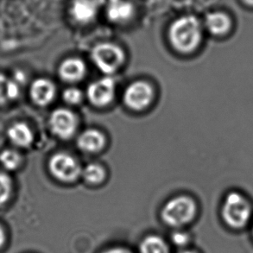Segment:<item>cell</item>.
<instances>
[{
  "mask_svg": "<svg viewBox=\"0 0 253 253\" xmlns=\"http://www.w3.org/2000/svg\"><path fill=\"white\" fill-rule=\"evenodd\" d=\"M168 37L171 45L177 51L190 53L202 42V23L194 15L180 16L169 25Z\"/></svg>",
  "mask_w": 253,
  "mask_h": 253,
  "instance_id": "obj_1",
  "label": "cell"
},
{
  "mask_svg": "<svg viewBox=\"0 0 253 253\" xmlns=\"http://www.w3.org/2000/svg\"><path fill=\"white\" fill-rule=\"evenodd\" d=\"M197 212L193 199L181 195L169 200L162 209L161 217L167 226L180 228L193 221Z\"/></svg>",
  "mask_w": 253,
  "mask_h": 253,
  "instance_id": "obj_2",
  "label": "cell"
},
{
  "mask_svg": "<svg viewBox=\"0 0 253 253\" xmlns=\"http://www.w3.org/2000/svg\"><path fill=\"white\" fill-rule=\"evenodd\" d=\"M221 215L229 227L241 229L247 226L252 215L250 203L240 193H229L223 203Z\"/></svg>",
  "mask_w": 253,
  "mask_h": 253,
  "instance_id": "obj_3",
  "label": "cell"
},
{
  "mask_svg": "<svg viewBox=\"0 0 253 253\" xmlns=\"http://www.w3.org/2000/svg\"><path fill=\"white\" fill-rule=\"evenodd\" d=\"M92 60L101 72L112 75L125 62V53L118 45L112 42H101L92 48Z\"/></svg>",
  "mask_w": 253,
  "mask_h": 253,
  "instance_id": "obj_4",
  "label": "cell"
},
{
  "mask_svg": "<svg viewBox=\"0 0 253 253\" xmlns=\"http://www.w3.org/2000/svg\"><path fill=\"white\" fill-rule=\"evenodd\" d=\"M48 169L56 179L65 182L76 181L83 172L76 158L62 152L54 155L50 158Z\"/></svg>",
  "mask_w": 253,
  "mask_h": 253,
  "instance_id": "obj_5",
  "label": "cell"
},
{
  "mask_svg": "<svg viewBox=\"0 0 253 253\" xmlns=\"http://www.w3.org/2000/svg\"><path fill=\"white\" fill-rule=\"evenodd\" d=\"M101 8L99 0H70L67 11L74 24L85 26L97 19Z\"/></svg>",
  "mask_w": 253,
  "mask_h": 253,
  "instance_id": "obj_6",
  "label": "cell"
},
{
  "mask_svg": "<svg viewBox=\"0 0 253 253\" xmlns=\"http://www.w3.org/2000/svg\"><path fill=\"white\" fill-rule=\"evenodd\" d=\"M78 120L72 111L67 108L55 110L49 118V127L55 136L62 139H69L76 133Z\"/></svg>",
  "mask_w": 253,
  "mask_h": 253,
  "instance_id": "obj_7",
  "label": "cell"
},
{
  "mask_svg": "<svg viewBox=\"0 0 253 253\" xmlns=\"http://www.w3.org/2000/svg\"><path fill=\"white\" fill-rule=\"evenodd\" d=\"M106 17L112 24L124 25L133 20L137 7L131 0H106L103 3Z\"/></svg>",
  "mask_w": 253,
  "mask_h": 253,
  "instance_id": "obj_8",
  "label": "cell"
},
{
  "mask_svg": "<svg viewBox=\"0 0 253 253\" xmlns=\"http://www.w3.org/2000/svg\"><path fill=\"white\" fill-rule=\"evenodd\" d=\"M154 96L153 88L145 82H137L127 87L124 100L128 107L135 111H141L151 104Z\"/></svg>",
  "mask_w": 253,
  "mask_h": 253,
  "instance_id": "obj_9",
  "label": "cell"
},
{
  "mask_svg": "<svg viewBox=\"0 0 253 253\" xmlns=\"http://www.w3.org/2000/svg\"><path fill=\"white\" fill-rule=\"evenodd\" d=\"M86 93L90 102L94 106H106L112 102L114 98L115 83L113 78L105 77L91 83Z\"/></svg>",
  "mask_w": 253,
  "mask_h": 253,
  "instance_id": "obj_10",
  "label": "cell"
},
{
  "mask_svg": "<svg viewBox=\"0 0 253 253\" xmlns=\"http://www.w3.org/2000/svg\"><path fill=\"white\" fill-rule=\"evenodd\" d=\"M55 92L54 83L43 78L33 82L30 90L31 99L36 105L40 106H47L55 98Z\"/></svg>",
  "mask_w": 253,
  "mask_h": 253,
  "instance_id": "obj_11",
  "label": "cell"
},
{
  "mask_svg": "<svg viewBox=\"0 0 253 253\" xmlns=\"http://www.w3.org/2000/svg\"><path fill=\"white\" fill-rule=\"evenodd\" d=\"M78 147L86 153H96L101 151L106 144V137L102 132L94 129L83 131L77 140Z\"/></svg>",
  "mask_w": 253,
  "mask_h": 253,
  "instance_id": "obj_12",
  "label": "cell"
},
{
  "mask_svg": "<svg viewBox=\"0 0 253 253\" xmlns=\"http://www.w3.org/2000/svg\"><path fill=\"white\" fill-rule=\"evenodd\" d=\"M85 63L78 58H69L62 62L59 68V75L68 83H76L85 76Z\"/></svg>",
  "mask_w": 253,
  "mask_h": 253,
  "instance_id": "obj_13",
  "label": "cell"
},
{
  "mask_svg": "<svg viewBox=\"0 0 253 253\" xmlns=\"http://www.w3.org/2000/svg\"><path fill=\"white\" fill-rule=\"evenodd\" d=\"M7 136L12 144L18 147H28L34 140V134L25 123H16L8 129Z\"/></svg>",
  "mask_w": 253,
  "mask_h": 253,
  "instance_id": "obj_14",
  "label": "cell"
},
{
  "mask_svg": "<svg viewBox=\"0 0 253 253\" xmlns=\"http://www.w3.org/2000/svg\"><path fill=\"white\" fill-rule=\"evenodd\" d=\"M205 26L211 34L222 36L229 31L231 21L225 13L212 12L206 16Z\"/></svg>",
  "mask_w": 253,
  "mask_h": 253,
  "instance_id": "obj_15",
  "label": "cell"
},
{
  "mask_svg": "<svg viewBox=\"0 0 253 253\" xmlns=\"http://www.w3.org/2000/svg\"><path fill=\"white\" fill-rule=\"evenodd\" d=\"M20 94V85L15 80L8 79L0 74V106L17 99Z\"/></svg>",
  "mask_w": 253,
  "mask_h": 253,
  "instance_id": "obj_16",
  "label": "cell"
},
{
  "mask_svg": "<svg viewBox=\"0 0 253 253\" xmlns=\"http://www.w3.org/2000/svg\"><path fill=\"white\" fill-rule=\"evenodd\" d=\"M140 253H170L169 247L162 237L149 235L142 240L139 246Z\"/></svg>",
  "mask_w": 253,
  "mask_h": 253,
  "instance_id": "obj_17",
  "label": "cell"
},
{
  "mask_svg": "<svg viewBox=\"0 0 253 253\" xmlns=\"http://www.w3.org/2000/svg\"><path fill=\"white\" fill-rule=\"evenodd\" d=\"M82 174L88 183L98 184L106 177V170L100 165L91 164L83 169Z\"/></svg>",
  "mask_w": 253,
  "mask_h": 253,
  "instance_id": "obj_18",
  "label": "cell"
},
{
  "mask_svg": "<svg viewBox=\"0 0 253 253\" xmlns=\"http://www.w3.org/2000/svg\"><path fill=\"white\" fill-rule=\"evenodd\" d=\"M22 158L18 152L13 150H4L0 153V163L8 170H15L21 165Z\"/></svg>",
  "mask_w": 253,
  "mask_h": 253,
  "instance_id": "obj_19",
  "label": "cell"
},
{
  "mask_svg": "<svg viewBox=\"0 0 253 253\" xmlns=\"http://www.w3.org/2000/svg\"><path fill=\"white\" fill-rule=\"evenodd\" d=\"M11 191L12 182L10 176L3 172H0V207L9 200Z\"/></svg>",
  "mask_w": 253,
  "mask_h": 253,
  "instance_id": "obj_20",
  "label": "cell"
},
{
  "mask_svg": "<svg viewBox=\"0 0 253 253\" xmlns=\"http://www.w3.org/2000/svg\"><path fill=\"white\" fill-rule=\"evenodd\" d=\"M83 94L80 89L70 87L63 92V99L70 105H77L83 100Z\"/></svg>",
  "mask_w": 253,
  "mask_h": 253,
  "instance_id": "obj_21",
  "label": "cell"
},
{
  "mask_svg": "<svg viewBox=\"0 0 253 253\" xmlns=\"http://www.w3.org/2000/svg\"><path fill=\"white\" fill-rule=\"evenodd\" d=\"M170 240L172 244L175 247L183 248L189 243L190 236L188 235V233L178 229L171 234Z\"/></svg>",
  "mask_w": 253,
  "mask_h": 253,
  "instance_id": "obj_22",
  "label": "cell"
},
{
  "mask_svg": "<svg viewBox=\"0 0 253 253\" xmlns=\"http://www.w3.org/2000/svg\"><path fill=\"white\" fill-rule=\"evenodd\" d=\"M102 253H132L129 249L125 247H113L103 252Z\"/></svg>",
  "mask_w": 253,
  "mask_h": 253,
  "instance_id": "obj_23",
  "label": "cell"
},
{
  "mask_svg": "<svg viewBox=\"0 0 253 253\" xmlns=\"http://www.w3.org/2000/svg\"><path fill=\"white\" fill-rule=\"evenodd\" d=\"M4 241H5V233L2 226H0V247L3 246Z\"/></svg>",
  "mask_w": 253,
  "mask_h": 253,
  "instance_id": "obj_24",
  "label": "cell"
},
{
  "mask_svg": "<svg viewBox=\"0 0 253 253\" xmlns=\"http://www.w3.org/2000/svg\"><path fill=\"white\" fill-rule=\"evenodd\" d=\"M177 253H198L195 252V251L193 250H187V249H184V250H181L180 252H178Z\"/></svg>",
  "mask_w": 253,
  "mask_h": 253,
  "instance_id": "obj_25",
  "label": "cell"
},
{
  "mask_svg": "<svg viewBox=\"0 0 253 253\" xmlns=\"http://www.w3.org/2000/svg\"><path fill=\"white\" fill-rule=\"evenodd\" d=\"M246 2L250 3V4H253V0H246Z\"/></svg>",
  "mask_w": 253,
  "mask_h": 253,
  "instance_id": "obj_26",
  "label": "cell"
},
{
  "mask_svg": "<svg viewBox=\"0 0 253 253\" xmlns=\"http://www.w3.org/2000/svg\"></svg>",
  "mask_w": 253,
  "mask_h": 253,
  "instance_id": "obj_27",
  "label": "cell"
}]
</instances>
